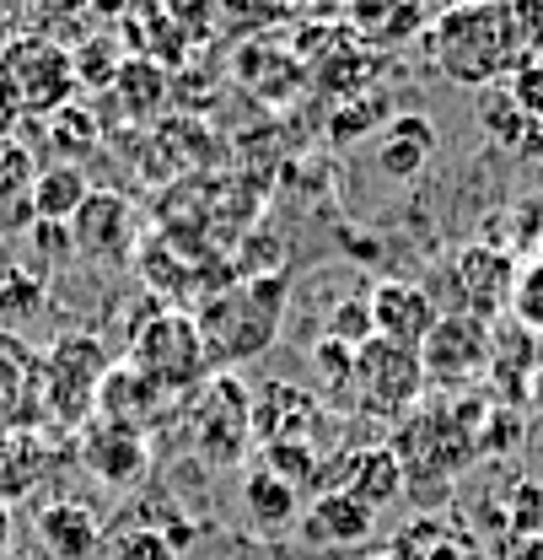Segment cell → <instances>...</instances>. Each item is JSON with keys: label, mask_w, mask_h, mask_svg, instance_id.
Returning <instances> with one entry per match:
<instances>
[{"label": "cell", "mask_w": 543, "mask_h": 560, "mask_svg": "<svg viewBox=\"0 0 543 560\" xmlns=\"http://www.w3.org/2000/svg\"><path fill=\"white\" fill-rule=\"evenodd\" d=\"M533 49L528 27H522V11L517 0H500V5H447L436 22H430V60L436 70L452 81V86H500L517 60Z\"/></svg>", "instance_id": "cell-1"}, {"label": "cell", "mask_w": 543, "mask_h": 560, "mask_svg": "<svg viewBox=\"0 0 543 560\" xmlns=\"http://www.w3.org/2000/svg\"><path fill=\"white\" fill-rule=\"evenodd\" d=\"M280 313H285V280L280 276H243V285L204 296L194 324L210 350V372H232L237 361L259 355L280 335Z\"/></svg>", "instance_id": "cell-2"}, {"label": "cell", "mask_w": 543, "mask_h": 560, "mask_svg": "<svg viewBox=\"0 0 543 560\" xmlns=\"http://www.w3.org/2000/svg\"><path fill=\"white\" fill-rule=\"evenodd\" d=\"M125 361L135 366L145 383H156L167 399H194L204 388V377H210V350L200 340L194 313L167 307V302H151L130 324Z\"/></svg>", "instance_id": "cell-3"}, {"label": "cell", "mask_w": 543, "mask_h": 560, "mask_svg": "<svg viewBox=\"0 0 543 560\" xmlns=\"http://www.w3.org/2000/svg\"><path fill=\"white\" fill-rule=\"evenodd\" d=\"M108 372H114V350L92 329H70L60 340H49V350H38L49 431H86L97 420V394Z\"/></svg>", "instance_id": "cell-4"}, {"label": "cell", "mask_w": 543, "mask_h": 560, "mask_svg": "<svg viewBox=\"0 0 543 560\" xmlns=\"http://www.w3.org/2000/svg\"><path fill=\"white\" fill-rule=\"evenodd\" d=\"M0 81L16 103L22 119H49L75 103L81 81H75V60L60 38L49 33H16L0 44Z\"/></svg>", "instance_id": "cell-5"}, {"label": "cell", "mask_w": 543, "mask_h": 560, "mask_svg": "<svg viewBox=\"0 0 543 560\" xmlns=\"http://www.w3.org/2000/svg\"><path fill=\"white\" fill-rule=\"evenodd\" d=\"M355 410L371 420H409V410H420L425 399V366L420 350L393 346V340H366L355 346V366H350V388Z\"/></svg>", "instance_id": "cell-6"}, {"label": "cell", "mask_w": 543, "mask_h": 560, "mask_svg": "<svg viewBox=\"0 0 543 560\" xmlns=\"http://www.w3.org/2000/svg\"><path fill=\"white\" fill-rule=\"evenodd\" d=\"M189 436H194V453L215 469H237L248 458V442H253V394L243 377L232 372H210L204 388L194 394V410H189Z\"/></svg>", "instance_id": "cell-7"}, {"label": "cell", "mask_w": 543, "mask_h": 560, "mask_svg": "<svg viewBox=\"0 0 543 560\" xmlns=\"http://www.w3.org/2000/svg\"><path fill=\"white\" fill-rule=\"evenodd\" d=\"M489 355H495L489 324H479L469 313H441V324H436V329L425 335V346H420L425 388L469 394L479 377H489Z\"/></svg>", "instance_id": "cell-8"}, {"label": "cell", "mask_w": 543, "mask_h": 560, "mask_svg": "<svg viewBox=\"0 0 543 560\" xmlns=\"http://www.w3.org/2000/svg\"><path fill=\"white\" fill-rule=\"evenodd\" d=\"M517 254L500 248V243H469L452 254L447 280H452V296H458V313H469L479 324H500L511 313V296H517Z\"/></svg>", "instance_id": "cell-9"}, {"label": "cell", "mask_w": 543, "mask_h": 560, "mask_svg": "<svg viewBox=\"0 0 543 560\" xmlns=\"http://www.w3.org/2000/svg\"><path fill=\"white\" fill-rule=\"evenodd\" d=\"M70 243H75V254L86 265H103V270L135 265L140 243H145L135 200L114 195V189H92V200L75 210V221H70Z\"/></svg>", "instance_id": "cell-10"}, {"label": "cell", "mask_w": 543, "mask_h": 560, "mask_svg": "<svg viewBox=\"0 0 543 560\" xmlns=\"http://www.w3.org/2000/svg\"><path fill=\"white\" fill-rule=\"evenodd\" d=\"M75 458H81V469L97 486L108 490H135L151 475V464H156L151 436L135 431V425H119V420H92L81 431V442H75Z\"/></svg>", "instance_id": "cell-11"}, {"label": "cell", "mask_w": 543, "mask_h": 560, "mask_svg": "<svg viewBox=\"0 0 543 560\" xmlns=\"http://www.w3.org/2000/svg\"><path fill=\"white\" fill-rule=\"evenodd\" d=\"M0 431H49L38 350L11 329H0Z\"/></svg>", "instance_id": "cell-12"}, {"label": "cell", "mask_w": 543, "mask_h": 560, "mask_svg": "<svg viewBox=\"0 0 543 560\" xmlns=\"http://www.w3.org/2000/svg\"><path fill=\"white\" fill-rule=\"evenodd\" d=\"M495 335V355H489V388H495V405H533V377L543 366V335H533L528 324H517L511 313L500 324H489Z\"/></svg>", "instance_id": "cell-13"}, {"label": "cell", "mask_w": 543, "mask_h": 560, "mask_svg": "<svg viewBox=\"0 0 543 560\" xmlns=\"http://www.w3.org/2000/svg\"><path fill=\"white\" fill-rule=\"evenodd\" d=\"M366 302H371V335H377V340H393V346L420 350L425 335L441 324V307L430 302V291H425V285H409V280L371 285Z\"/></svg>", "instance_id": "cell-14"}, {"label": "cell", "mask_w": 543, "mask_h": 560, "mask_svg": "<svg viewBox=\"0 0 543 560\" xmlns=\"http://www.w3.org/2000/svg\"><path fill=\"white\" fill-rule=\"evenodd\" d=\"M430 156H436V125L425 114H399L371 136V167L393 184L420 178L430 167Z\"/></svg>", "instance_id": "cell-15"}, {"label": "cell", "mask_w": 543, "mask_h": 560, "mask_svg": "<svg viewBox=\"0 0 543 560\" xmlns=\"http://www.w3.org/2000/svg\"><path fill=\"white\" fill-rule=\"evenodd\" d=\"M33 534L49 560H92L108 539H103V517L86 501H49L33 517Z\"/></svg>", "instance_id": "cell-16"}, {"label": "cell", "mask_w": 543, "mask_h": 560, "mask_svg": "<svg viewBox=\"0 0 543 560\" xmlns=\"http://www.w3.org/2000/svg\"><path fill=\"white\" fill-rule=\"evenodd\" d=\"M377 534V512L344 490H318L307 517H302V539L307 545H329V550H355Z\"/></svg>", "instance_id": "cell-17"}, {"label": "cell", "mask_w": 543, "mask_h": 560, "mask_svg": "<svg viewBox=\"0 0 543 560\" xmlns=\"http://www.w3.org/2000/svg\"><path fill=\"white\" fill-rule=\"evenodd\" d=\"M334 475H340V486L334 490L355 495V501H366L371 512H382L388 501H399V495L409 490V475H404V464H399V453H393V442L344 453L340 464H334Z\"/></svg>", "instance_id": "cell-18"}, {"label": "cell", "mask_w": 543, "mask_h": 560, "mask_svg": "<svg viewBox=\"0 0 543 560\" xmlns=\"http://www.w3.org/2000/svg\"><path fill=\"white\" fill-rule=\"evenodd\" d=\"M318 420H323L318 399L307 388H296V383H264L253 394V431L264 436V447H274V442H307L318 431Z\"/></svg>", "instance_id": "cell-19"}, {"label": "cell", "mask_w": 543, "mask_h": 560, "mask_svg": "<svg viewBox=\"0 0 543 560\" xmlns=\"http://www.w3.org/2000/svg\"><path fill=\"white\" fill-rule=\"evenodd\" d=\"M55 475V442L44 431H0V506L16 512L33 490Z\"/></svg>", "instance_id": "cell-20"}, {"label": "cell", "mask_w": 543, "mask_h": 560, "mask_svg": "<svg viewBox=\"0 0 543 560\" xmlns=\"http://www.w3.org/2000/svg\"><path fill=\"white\" fill-rule=\"evenodd\" d=\"M344 22L371 49H404L414 33H425L430 11H425V0H350Z\"/></svg>", "instance_id": "cell-21"}, {"label": "cell", "mask_w": 543, "mask_h": 560, "mask_svg": "<svg viewBox=\"0 0 543 560\" xmlns=\"http://www.w3.org/2000/svg\"><path fill=\"white\" fill-rule=\"evenodd\" d=\"M167 394L156 383H145L130 361H114V372L103 377V394H97V420H119V425H135L151 431L156 420L167 416Z\"/></svg>", "instance_id": "cell-22"}, {"label": "cell", "mask_w": 543, "mask_h": 560, "mask_svg": "<svg viewBox=\"0 0 543 560\" xmlns=\"http://www.w3.org/2000/svg\"><path fill=\"white\" fill-rule=\"evenodd\" d=\"M479 125H484V136L495 140L506 156H522V162L543 156V125L511 103V92H506V86L479 92Z\"/></svg>", "instance_id": "cell-23"}, {"label": "cell", "mask_w": 543, "mask_h": 560, "mask_svg": "<svg viewBox=\"0 0 543 560\" xmlns=\"http://www.w3.org/2000/svg\"><path fill=\"white\" fill-rule=\"evenodd\" d=\"M33 178H38L33 151L22 140H11L0 151V243L27 237V226H33Z\"/></svg>", "instance_id": "cell-24"}, {"label": "cell", "mask_w": 543, "mask_h": 560, "mask_svg": "<svg viewBox=\"0 0 543 560\" xmlns=\"http://www.w3.org/2000/svg\"><path fill=\"white\" fill-rule=\"evenodd\" d=\"M92 200V178L70 162H49L38 167L33 178V221H55V226H70L75 210Z\"/></svg>", "instance_id": "cell-25"}, {"label": "cell", "mask_w": 543, "mask_h": 560, "mask_svg": "<svg viewBox=\"0 0 543 560\" xmlns=\"http://www.w3.org/2000/svg\"><path fill=\"white\" fill-rule=\"evenodd\" d=\"M243 506H248V517H253L264 534H280V528L302 523V490L291 486V480H280L264 464L243 475Z\"/></svg>", "instance_id": "cell-26"}, {"label": "cell", "mask_w": 543, "mask_h": 560, "mask_svg": "<svg viewBox=\"0 0 543 560\" xmlns=\"http://www.w3.org/2000/svg\"><path fill=\"white\" fill-rule=\"evenodd\" d=\"M108 97L119 103V114L130 125H151L162 114V103H167V70L151 66V60H125L114 86H108Z\"/></svg>", "instance_id": "cell-27"}, {"label": "cell", "mask_w": 543, "mask_h": 560, "mask_svg": "<svg viewBox=\"0 0 543 560\" xmlns=\"http://www.w3.org/2000/svg\"><path fill=\"white\" fill-rule=\"evenodd\" d=\"M44 302H49V276L38 265H5L0 270V329L16 335L22 324H33L44 313Z\"/></svg>", "instance_id": "cell-28"}, {"label": "cell", "mask_w": 543, "mask_h": 560, "mask_svg": "<svg viewBox=\"0 0 543 560\" xmlns=\"http://www.w3.org/2000/svg\"><path fill=\"white\" fill-rule=\"evenodd\" d=\"M44 125H49V145L60 151V162H70V167H81V156H92L103 145V119L92 108H81V103L49 114Z\"/></svg>", "instance_id": "cell-29"}, {"label": "cell", "mask_w": 543, "mask_h": 560, "mask_svg": "<svg viewBox=\"0 0 543 560\" xmlns=\"http://www.w3.org/2000/svg\"><path fill=\"white\" fill-rule=\"evenodd\" d=\"M500 517H506L511 539H543V480H528V475H517V480L506 486Z\"/></svg>", "instance_id": "cell-30"}, {"label": "cell", "mask_w": 543, "mask_h": 560, "mask_svg": "<svg viewBox=\"0 0 543 560\" xmlns=\"http://www.w3.org/2000/svg\"><path fill=\"white\" fill-rule=\"evenodd\" d=\"M264 469H274L280 480H291V486H312V475H323V458L307 447V442H274L264 447Z\"/></svg>", "instance_id": "cell-31"}, {"label": "cell", "mask_w": 543, "mask_h": 560, "mask_svg": "<svg viewBox=\"0 0 543 560\" xmlns=\"http://www.w3.org/2000/svg\"><path fill=\"white\" fill-rule=\"evenodd\" d=\"M506 92H511V103H517L522 114H533L543 125V44L517 60V70L506 75Z\"/></svg>", "instance_id": "cell-32"}, {"label": "cell", "mask_w": 543, "mask_h": 560, "mask_svg": "<svg viewBox=\"0 0 543 560\" xmlns=\"http://www.w3.org/2000/svg\"><path fill=\"white\" fill-rule=\"evenodd\" d=\"M108 560H178V545L156 528H125L108 539Z\"/></svg>", "instance_id": "cell-33"}, {"label": "cell", "mask_w": 543, "mask_h": 560, "mask_svg": "<svg viewBox=\"0 0 543 560\" xmlns=\"http://www.w3.org/2000/svg\"><path fill=\"white\" fill-rule=\"evenodd\" d=\"M511 318H517V324H528L533 335H543V254L539 259H528V265H522V276H517Z\"/></svg>", "instance_id": "cell-34"}, {"label": "cell", "mask_w": 543, "mask_h": 560, "mask_svg": "<svg viewBox=\"0 0 543 560\" xmlns=\"http://www.w3.org/2000/svg\"><path fill=\"white\" fill-rule=\"evenodd\" d=\"M27 248L38 254L33 265L49 276V265H60V259H70L75 254V243H70V226H55V221H33L27 226Z\"/></svg>", "instance_id": "cell-35"}, {"label": "cell", "mask_w": 543, "mask_h": 560, "mask_svg": "<svg viewBox=\"0 0 543 560\" xmlns=\"http://www.w3.org/2000/svg\"><path fill=\"white\" fill-rule=\"evenodd\" d=\"M86 44H92L86 55H70V60H75V81H81V86H114V75H119L125 60L108 55V38H86Z\"/></svg>", "instance_id": "cell-36"}, {"label": "cell", "mask_w": 543, "mask_h": 560, "mask_svg": "<svg viewBox=\"0 0 543 560\" xmlns=\"http://www.w3.org/2000/svg\"><path fill=\"white\" fill-rule=\"evenodd\" d=\"M11 545H16V512L0 506V560L11 556Z\"/></svg>", "instance_id": "cell-37"}, {"label": "cell", "mask_w": 543, "mask_h": 560, "mask_svg": "<svg viewBox=\"0 0 543 560\" xmlns=\"http://www.w3.org/2000/svg\"><path fill=\"white\" fill-rule=\"evenodd\" d=\"M533 410L543 416V366H539V377H533Z\"/></svg>", "instance_id": "cell-38"}, {"label": "cell", "mask_w": 543, "mask_h": 560, "mask_svg": "<svg viewBox=\"0 0 543 560\" xmlns=\"http://www.w3.org/2000/svg\"><path fill=\"white\" fill-rule=\"evenodd\" d=\"M447 5H500V0H447Z\"/></svg>", "instance_id": "cell-39"}, {"label": "cell", "mask_w": 543, "mask_h": 560, "mask_svg": "<svg viewBox=\"0 0 543 560\" xmlns=\"http://www.w3.org/2000/svg\"><path fill=\"white\" fill-rule=\"evenodd\" d=\"M344 5H350V0H344Z\"/></svg>", "instance_id": "cell-40"}]
</instances>
